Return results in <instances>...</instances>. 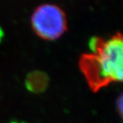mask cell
<instances>
[{
	"instance_id": "6da1fadb",
	"label": "cell",
	"mask_w": 123,
	"mask_h": 123,
	"mask_svg": "<svg viewBox=\"0 0 123 123\" xmlns=\"http://www.w3.org/2000/svg\"><path fill=\"white\" fill-rule=\"evenodd\" d=\"M91 52L82 54L78 65L89 88L98 92L123 78V39L119 32L108 39L93 37L89 42Z\"/></svg>"
},
{
	"instance_id": "7a4b0ae2",
	"label": "cell",
	"mask_w": 123,
	"mask_h": 123,
	"mask_svg": "<svg viewBox=\"0 0 123 123\" xmlns=\"http://www.w3.org/2000/svg\"><path fill=\"white\" fill-rule=\"evenodd\" d=\"M31 25L37 36L46 41L56 40L68 31L65 12L52 3H45L35 8L31 16Z\"/></svg>"
},
{
	"instance_id": "3957f363",
	"label": "cell",
	"mask_w": 123,
	"mask_h": 123,
	"mask_svg": "<svg viewBox=\"0 0 123 123\" xmlns=\"http://www.w3.org/2000/svg\"><path fill=\"white\" fill-rule=\"evenodd\" d=\"M48 83L47 75L41 71H33L31 73L26 79V86L28 90L39 93L46 89Z\"/></svg>"
},
{
	"instance_id": "277c9868",
	"label": "cell",
	"mask_w": 123,
	"mask_h": 123,
	"mask_svg": "<svg viewBox=\"0 0 123 123\" xmlns=\"http://www.w3.org/2000/svg\"><path fill=\"white\" fill-rule=\"evenodd\" d=\"M122 95L121 94L117 100V113L119 114L120 117H122Z\"/></svg>"
}]
</instances>
